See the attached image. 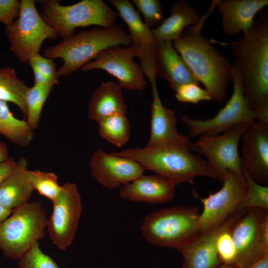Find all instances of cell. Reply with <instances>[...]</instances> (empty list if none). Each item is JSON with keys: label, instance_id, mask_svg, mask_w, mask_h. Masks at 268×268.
Masks as SVG:
<instances>
[{"label": "cell", "instance_id": "1", "mask_svg": "<svg viewBox=\"0 0 268 268\" xmlns=\"http://www.w3.org/2000/svg\"><path fill=\"white\" fill-rule=\"evenodd\" d=\"M230 45L240 77L243 94L257 121L268 124V17L262 13L243 37Z\"/></svg>", "mask_w": 268, "mask_h": 268}, {"label": "cell", "instance_id": "2", "mask_svg": "<svg viewBox=\"0 0 268 268\" xmlns=\"http://www.w3.org/2000/svg\"><path fill=\"white\" fill-rule=\"evenodd\" d=\"M205 19L186 29L172 45L211 100L222 103L226 101L233 64L202 33Z\"/></svg>", "mask_w": 268, "mask_h": 268}, {"label": "cell", "instance_id": "3", "mask_svg": "<svg viewBox=\"0 0 268 268\" xmlns=\"http://www.w3.org/2000/svg\"><path fill=\"white\" fill-rule=\"evenodd\" d=\"M190 144L168 143L113 152L135 160L146 170L155 172L176 186L183 183L193 184L194 179L198 176L217 179L207 160L194 154Z\"/></svg>", "mask_w": 268, "mask_h": 268}, {"label": "cell", "instance_id": "4", "mask_svg": "<svg viewBox=\"0 0 268 268\" xmlns=\"http://www.w3.org/2000/svg\"><path fill=\"white\" fill-rule=\"evenodd\" d=\"M131 45L130 35L122 25L110 28L95 27L73 33L47 47L43 56L52 60H63V65L57 70L59 78L71 75L109 47Z\"/></svg>", "mask_w": 268, "mask_h": 268}, {"label": "cell", "instance_id": "5", "mask_svg": "<svg viewBox=\"0 0 268 268\" xmlns=\"http://www.w3.org/2000/svg\"><path fill=\"white\" fill-rule=\"evenodd\" d=\"M197 207L176 205L156 210L143 219L141 235L149 244L178 250L199 231Z\"/></svg>", "mask_w": 268, "mask_h": 268}, {"label": "cell", "instance_id": "6", "mask_svg": "<svg viewBox=\"0 0 268 268\" xmlns=\"http://www.w3.org/2000/svg\"><path fill=\"white\" fill-rule=\"evenodd\" d=\"M39 2L42 18L63 39L71 35L78 27L95 25L110 28L119 16L103 0H82L69 5H61L57 0Z\"/></svg>", "mask_w": 268, "mask_h": 268}, {"label": "cell", "instance_id": "7", "mask_svg": "<svg viewBox=\"0 0 268 268\" xmlns=\"http://www.w3.org/2000/svg\"><path fill=\"white\" fill-rule=\"evenodd\" d=\"M48 218L40 201L28 202L13 210L0 223V249L12 260H19L45 234Z\"/></svg>", "mask_w": 268, "mask_h": 268}, {"label": "cell", "instance_id": "8", "mask_svg": "<svg viewBox=\"0 0 268 268\" xmlns=\"http://www.w3.org/2000/svg\"><path fill=\"white\" fill-rule=\"evenodd\" d=\"M5 33L10 51L22 63H28L31 56L39 53L45 40H56L59 36L42 18L34 0H21L19 15L5 26Z\"/></svg>", "mask_w": 268, "mask_h": 268}, {"label": "cell", "instance_id": "9", "mask_svg": "<svg viewBox=\"0 0 268 268\" xmlns=\"http://www.w3.org/2000/svg\"><path fill=\"white\" fill-rule=\"evenodd\" d=\"M231 77L233 84L232 95L214 117L200 120L192 118L187 114L182 115V121L190 129V136L217 134L239 124H251L258 120L257 114L250 109L244 98L239 72L234 63Z\"/></svg>", "mask_w": 268, "mask_h": 268}, {"label": "cell", "instance_id": "10", "mask_svg": "<svg viewBox=\"0 0 268 268\" xmlns=\"http://www.w3.org/2000/svg\"><path fill=\"white\" fill-rule=\"evenodd\" d=\"M268 210L250 208L232 225L235 265L245 268L268 253Z\"/></svg>", "mask_w": 268, "mask_h": 268}, {"label": "cell", "instance_id": "11", "mask_svg": "<svg viewBox=\"0 0 268 268\" xmlns=\"http://www.w3.org/2000/svg\"><path fill=\"white\" fill-rule=\"evenodd\" d=\"M249 124H239L221 134L201 135L196 141L191 142L189 148L193 152L207 158L221 182L228 170L233 171L244 179L239 145Z\"/></svg>", "mask_w": 268, "mask_h": 268}, {"label": "cell", "instance_id": "12", "mask_svg": "<svg viewBox=\"0 0 268 268\" xmlns=\"http://www.w3.org/2000/svg\"><path fill=\"white\" fill-rule=\"evenodd\" d=\"M222 186L217 192L208 197H200L195 191L194 196L202 204L203 210L198 220L199 232L212 230L222 224L231 215L243 200L246 192L244 179L228 170L224 174Z\"/></svg>", "mask_w": 268, "mask_h": 268}, {"label": "cell", "instance_id": "13", "mask_svg": "<svg viewBox=\"0 0 268 268\" xmlns=\"http://www.w3.org/2000/svg\"><path fill=\"white\" fill-rule=\"evenodd\" d=\"M53 210L47 227L52 243L60 250L72 243L82 213L80 195L77 185L67 182L52 201Z\"/></svg>", "mask_w": 268, "mask_h": 268}, {"label": "cell", "instance_id": "14", "mask_svg": "<svg viewBox=\"0 0 268 268\" xmlns=\"http://www.w3.org/2000/svg\"><path fill=\"white\" fill-rule=\"evenodd\" d=\"M135 55L132 45H115L101 52L94 60L83 66L82 71L99 69L114 76L124 89L142 92L147 83L140 65L134 61Z\"/></svg>", "mask_w": 268, "mask_h": 268}, {"label": "cell", "instance_id": "15", "mask_svg": "<svg viewBox=\"0 0 268 268\" xmlns=\"http://www.w3.org/2000/svg\"><path fill=\"white\" fill-rule=\"evenodd\" d=\"M108 2L118 11L129 31L131 45L135 55L140 61L144 75L150 83L156 82L157 42L152 29L142 20L138 11L129 0H109Z\"/></svg>", "mask_w": 268, "mask_h": 268}, {"label": "cell", "instance_id": "16", "mask_svg": "<svg viewBox=\"0 0 268 268\" xmlns=\"http://www.w3.org/2000/svg\"><path fill=\"white\" fill-rule=\"evenodd\" d=\"M90 175L104 188L113 190L125 185L143 174L145 169L138 162L130 158L107 153L104 149H96L88 163Z\"/></svg>", "mask_w": 268, "mask_h": 268}, {"label": "cell", "instance_id": "17", "mask_svg": "<svg viewBox=\"0 0 268 268\" xmlns=\"http://www.w3.org/2000/svg\"><path fill=\"white\" fill-rule=\"evenodd\" d=\"M242 165L259 184L268 185V124L255 121L250 124L241 139Z\"/></svg>", "mask_w": 268, "mask_h": 268}, {"label": "cell", "instance_id": "18", "mask_svg": "<svg viewBox=\"0 0 268 268\" xmlns=\"http://www.w3.org/2000/svg\"><path fill=\"white\" fill-rule=\"evenodd\" d=\"M246 209L231 215L222 224L210 231L199 232L178 251L182 254L184 268H219L222 264L216 252L217 235L224 228L233 223Z\"/></svg>", "mask_w": 268, "mask_h": 268}, {"label": "cell", "instance_id": "19", "mask_svg": "<svg viewBox=\"0 0 268 268\" xmlns=\"http://www.w3.org/2000/svg\"><path fill=\"white\" fill-rule=\"evenodd\" d=\"M152 103L150 133L147 147L168 144H190L189 137L180 133L174 110L164 106L161 100L156 82L151 83Z\"/></svg>", "mask_w": 268, "mask_h": 268}, {"label": "cell", "instance_id": "20", "mask_svg": "<svg viewBox=\"0 0 268 268\" xmlns=\"http://www.w3.org/2000/svg\"><path fill=\"white\" fill-rule=\"evenodd\" d=\"M214 3L222 17L223 32L234 37L252 26L257 14L268 5V0H219Z\"/></svg>", "mask_w": 268, "mask_h": 268}, {"label": "cell", "instance_id": "21", "mask_svg": "<svg viewBox=\"0 0 268 268\" xmlns=\"http://www.w3.org/2000/svg\"><path fill=\"white\" fill-rule=\"evenodd\" d=\"M176 186L158 175H140L125 185L119 191L124 200L147 203H161L172 201L175 197Z\"/></svg>", "mask_w": 268, "mask_h": 268}, {"label": "cell", "instance_id": "22", "mask_svg": "<svg viewBox=\"0 0 268 268\" xmlns=\"http://www.w3.org/2000/svg\"><path fill=\"white\" fill-rule=\"evenodd\" d=\"M156 65L157 74L164 78L175 91L185 84H199L172 42H157Z\"/></svg>", "mask_w": 268, "mask_h": 268}, {"label": "cell", "instance_id": "23", "mask_svg": "<svg viewBox=\"0 0 268 268\" xmlns=\"http://www.w3.org/2000/svg\"><path fill=\"white\" fill-rule=\"evenodd\" d=\"M202 19L199 11L188 2L180 0L171 6L169 16L157 27L152 29L157 42H173L191 25H195Z\"/></svg>", "mask_w": 268, "mask_h": 268}, {"label": "cell", "instance_id": "24", "mask_svg": "<svg viewBox=\"0 0 268 268\" xmlns=\"http://www.w3.org/2000/svg\"><path fill=\"white\" fill-rule=\"evenodd\" d=\"M122 88L116 82H102L94 91L88 102L89 118L97 123L116 114L127 115Z\"/></svg>", "mask_w": 268, "mask_h": 268}, {"label": "cell", "instance_id": "25", "mask_svg": "<svg viewBox=\"0 0 268 268\" xmlns=\"http://www.w3.org/2000/svg\"><path fill=\"white\" fill-rule=\"evenodd\" d=\"M28 171L27 160L21 157L14 170L0 185V202L8 209L13 210L29 202L34 190Z\"/></svg>", "mask_w": 268, "mask_h": 268}, {"label": "cell", "instance_id": "26", "mask_svg": "<svg viewBox=\"0 0 268 268\" xmlns=\"http://www.w3.org/2000/svg\"><path fill=\"white\" fill-rule=\"evenodd\" d=\"M0 135L15 144L26 146L34 138V131L27 122L16 118L7 104L0 100Z\"/></svg>", "mask_w": 268, "mask_h": 268}, {"label": "cell", "instance_id": "27", "mask_svg": "<svg viewBox=\"0 0 268 268\" xmlns=\"http://www.w3.org/2000/svg\"><path fill=\"white\" fill-rule=\"evenodd\" d=\"M29 87L9 67H0V100L15 104L22 115L27 114L26 96Z\"/></svg>", "mask_w": 268, "mask_h": 268}, {"label": "cell", "instance_id": "28", "mask_svg": "<svg viewBox=\"0 0 268 268\" xmlns=\"http://www.w3.org/2000/svg\"><path fill=\"white\" fill-rule=\"evenodd\" d=\"M97 123L100 135L109 142L120 147L128 141L131 126L127 115H113Z\"/></svg>", "mask_w": 268, "mask_h": 268}, {"label": "cell", "instance_id": "29", "mask_svg": "<svg viewBox=\"0 0 268 268\" xmlns=\"http://www.w3.org/2000/svg\"><path fill=\"white\" fill-rule=\"evenodd\" d=\"M55 85H35L29 88L26 96L27 124L34 131L38 127L44 104Z\"/></svg>", "mask_w": 268, "mask_h": 268}, {"label": "cell", "instance_id": "30", "mask_svg": "<svg viewBox=\"0 0 268 268\" xmlns=\"http://www.w3.org/2000/svg\"><path fill=\"white\" fill-rule=\"evenodd\" d=\"M242 173L246 184V192L236 212L250 208L268 210V186L255 181L242 165Z\"/></svg>", "mask_w": 268, "mask_h": 268}, {"label": "cell", "instance_id": "31", "mask_svg": "<svg viewBox=\"0 0 268 268\" xmlns=\"http://www.w3.org/2000/svg\"><path fill=\"white\" fill-rule=\"evenodd\" d=\"M28 63L31 66L35 85L58 84L57 70L53 60L36 53L29 58Z\"/></svg>", "mask_w": 268, "mask_h": 268}, {"label": "cell", "instance_id": "32", "mask_svg": "<svg viewBox=\"0 0 268 268\" xmlns=\"http://www.w3.org/2000/svg\"><path fill=\"white\" fill-rule=\"evenodd\" d=\"M28 177L34 190L52 201L55 199L61 186L59 184L58 177L54 173L29 170Z\"/></svg>", "mask_w": 268, "mask_h": 268}, {"label": "cell", "instance_id": "33", "mask_svg": "<svg viewBox=\"0 0 268 268\" xmlns=\"http://www.w3.org/2000/svg\"><path fill=\"white\" fill-rule=\"evenodd\" d=\"M19 268H59L55 261L36 243L19 260Z\"/></svg>", "mask_w": 268, "mask_h": 268}, {"label": "cell", "instance_id": "34", "mask_svg": "<svg viewBox=\"0 0 268 268\" xmlns=\"http://www.w3.org/2000/svg\"><path fill=\"white\" fill-rule=\"evenodd\" d=\"M133 2L141 13L143 22L147 27H157L161 24L163 10L159 0H133Z\"/></svg>", "mask_w": 268, "mask_h": 268}, {"label": "cell", "instance_id": "35", "mask_svg": "<svg viewBox=\"0 0 268 268\" xmlns=\"http://www.w3.org/2000/svg\"><path fill=\"white\" fill-rule=\"evenodd\" d=\"M233 224L221 231L216 240V252L222 264L235 265L236 250L230 231Z\"/></svg>", "mask_w": 268, "mask_h": 268}, {"label": "cell", "instance_id": "36", "mask_svg": "<svg viewBox=\"0 0 268 268\" xmlns=\"http://www.w3.org/2000/svg\"><path fill=\"white\" fill-rule=\"evenodd\" d=\"M175 97L181 102L196 104L201 101L211 100V97L205 89L199 84L189 83L183 84L175 91Z\"/></svg>", "mask_w": 268, "mask_h": 268}, {"label": "cell", "instance_id": "37", "mask_svg": "<svg viewBox=\"0 0 268 268\" xmlns=\"http://www.w3.org/2000/svg\"><path fill=\"white\" fill-rule=\"evenodd\" d=\"M21 0H0V22L5 26L12 24L18 17Z\"/></svg>", "mask_w": 268, "mask_h": 268}, {"label": "cell", "instance_id": "38", "mask_svg": "<svg viewBox=\"0 0 268 268\" xmlns=\"http://www.w3.org/2000/svg\"><path fill=\"white\" fill-rule=\"evenodd\" d=\"M16 165V161L12 157L0 162V185L14 170Z\"/></svg>", "mask_w": 268, "mask_h": 268}, {"label": "cell", "instance_id": "39", "mask_svg": "<svg viewBox=\"0 0 268 268\" xmlns=\"http://www.w3.org/2000/svg\"><path fill=\"white\" fill-rule=\"evenodd\" d=\"M245 268H268V253Z\"/></svg>", "mask_w": 268, "mask_h": 268}, {"label": "cell", "instance_id": "40", "mask_svg": "<svg viewBox=\"0 0 268 268\" xmlns=\"http://www.w3.org/2000/svg\"><path fill=\"white\" fill-rule=\"evenodd\" d=\"M13 210L8 209L0 202V223L7 218L12 213Z\"/></svg>", "mask_w": 268, "mask_h": 268}, {"label": "cell", "instance_id": "41", "mask_svg": "<svg viewBox=\"0 0 268 268\" xmlns=\"http://www.w3.org/2000/svg\"><path fill=\"white\" fill-rule=\"evenodd\" d=\"M8 157L7 146L4 142L0 140V162L5 160Z\"/></svg>", "mask_w": 268, "mask_h": 268}, {"label": "cell", "instance_id": "42", "mask_svg": "<svg viewBox=\"0 0 268 268\" xmlns=\"http://www.w3.org/2000/svg\"><path fill=\"white\" fill-rule=\"evenodd\" d=\"M219 268H239L234 265L221 264Z\"/></svg>", "mask_w": 268, "mask_h": 268}, {"label": "cell", "instance_id": "43", "mask_svg": "<svg viewBox=\"0 0 268 268\" xmlns=\"http://www.w3.org/2000/svg\"><path fill=\"white\" fill-rule=\"evenodd\" d=\"M181 268H184V267L182 266Z\"/></svg>", "mask_w": 268, "mask_h": 268}, {"label": "cell", "instance_id": "44", "mask_svg": "<svg viewBox=\"0 0 268 268\" xmlns=\"http://www.w3.org/2000/svg\"></svg>", "mask_w": 268, "mask_h": 268}]
</instances>
